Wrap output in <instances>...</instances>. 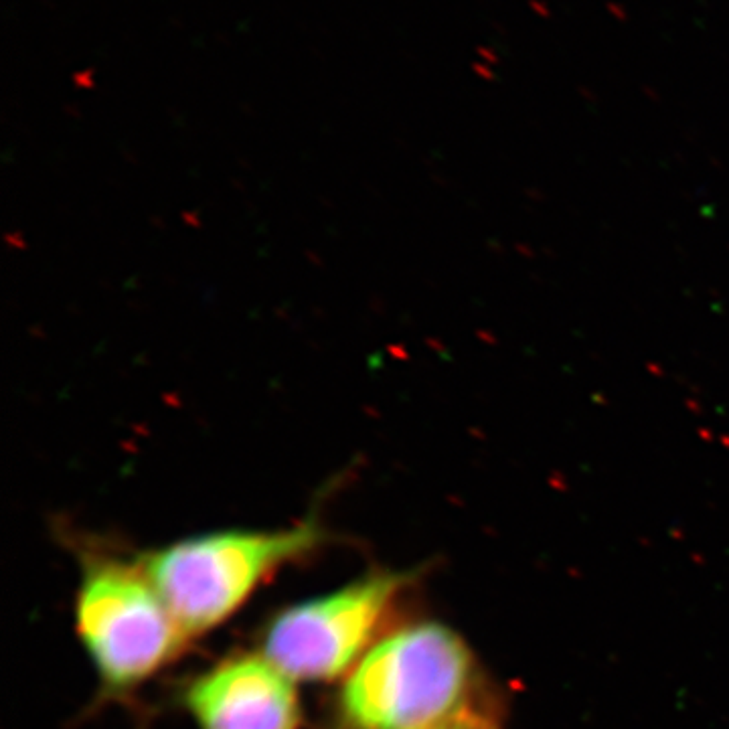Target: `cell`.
Here are the masks:
<instances>
[{"label":"cell","mask_w":729,"mask_h":729,"mask_svg":"<svg viewBox=\"0 0 729 729\" xmlns=\"http://www.w3.org/2000/svg\"><path fill=\"white\" fill-rule=\"evenodd\" d=\"M474 658L439 622H415L377 640L347 673L338 729H424L472 701Z\"/></svg>","instance_id":"obj_1"},{"label":"cell","mask_w":729,"mask_h":729,"mask_svg":"<svg viewBox=\"0 0 729 729\" xmlns=\"http://www.w3.org/2000/svg\"><path fill=\"white\" fill-rule=\"evenodd\" d=\"M314 519L278 531H223L177 541L138 559L184 638L229 618L278 567L316 549Z\"/></svg>","instance_id":"obj_2"},{"label":"cell","mask_w":729,"mask_h":729,"mask_svg":"<svg viewBox=\"0 0 729 729\" xmlns=\"http://www.w3.org/2000/svg\"><path fill=\"white\" fill-rule=\"evenodd\" d=\"M75 620L104 687L113 693L152 677L186 640L142 567L118 559L85 563Z\"/></svg>","instance_id":"obj_3"},{"label":"cell","mask_w":729,"mask_h":729,"mask_svg":"<svg viewBox=\"0 0 729 729\" xmlns=\"http://www.w3.org/2000/svg\"><path fill=\"white\" fill-rule=\"evenodd\" d=\"M405 574L373 572L323 598L294 604L263 632V656L292 681H332L371 649Z\"/></svg>","instance_id":"obj_4"},{"label":"cell","mask_w":729,"mask_h":729,"mask_svg":"<svg viewBox=\"0 0 729 729\" xmlns=\"http://www.w3.org/2000/svg\"><path fill=\"white\" fill-rule=\"evenodd\" d=\"M199 729H298L294 681L263 655H241L199 675L184 691Z\"/></svg>","instance_id":"obj_5"},{"label":"cell","mask_w":729,"mask_h":729,"mask_svg":"<svg viewBox=\"0 0 729 729\" xmlns=\"http://www.w3.org/2000/svg\"><path fill=\"white\" fill-rule=\"evenodd\" d=\"M424 729H501V726L497 713L486 703H476L472 699L464 709H460L452 717Z\"/></svg>","instance_id":"obj_6"}]
</instances>
